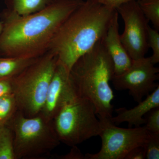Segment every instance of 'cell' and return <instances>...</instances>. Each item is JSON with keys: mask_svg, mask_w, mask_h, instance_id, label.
Masks as SVG:
<instances>
[{"mask_svg": "<svg viewBox=\"0 0 159 159\" xmlns=\"http://www.w3.org/2000/svg\"><path fill=\"white\" fill-rule=\"evenodd\" d=\"M83 2L53 0L42 10L25 16L5 9L0 57L35 58L45 54L61 24Z\"/></svg>", "mask_w": 159, "mask_h": 159, "instance_id": "cell-1", "label": "cell"}, {"mask_svg": "<svg viewBox=\"0 0 159 159\" xmlns=\"http://www.w3.org/2000/svg\"><path fill=\"white\" fill-rule=\"evenodd\" d=\"M116 11L92 0L84 1L61 24L48 51L70 71L80 57L103 38Z\"/></svg>", "mask_w": 159, "mask_h": 159, "instance_id": "cell-2", "label": "cell"}, {"mask_svg": "<svg viewBox=\"0 0 159 159\" xmlns=\"http://www.w3.org/2000/svg\"><path fill=\"white\" fill-rule=\"evenodd\" d=\"M70 74L77 97L92 102L97 116L110 119L114 96L110 82L115 73L112 61L102 39L77 60Z\"/></svg>", "mask_w": 159, "mask_h": 159, "instance_id": "cell-3", "label": "cell"}, {"mask_svg": "<svg viewBox=\"0 0 159 159\" xmlns=\"http://www.w3.org/2000/svg\"><path fill=\"white\" fill-rule=\"evenodd\" d=\"M57 62V56L48 51L11 78L18 111L25 116L31 118L40 113Z\"/></svg>", "mask_w": 159, "mask_h": 159, "instance_id": "cell-4", "label": "cell"}, {"mask_svg": "<svg viewBox=\"0 0 159 159\" xmlns=\"http://www.w3.org/2000/svg\"><path fill=\"white\" fill-rule=\"evenodd\" d=\"M7 125L14 133L16 159L40 158L60 143L52 120L41 114L29 118L17 111Z\"/></svg>", "mask_w": 159, "mask_h": 159, "instance_id": "cell-5", "label": "cell"}, {"mask_svg": "<svg viewBox=\"0 0 159 159\" xmlns=\"http://www.w3.org/2000/svg\"><path fill=\"white\" fill-rule=\"evenodd\" d=\"M88 99L77 97L61 109L52 119L60 142L73 147L99 136L101 123Z\"/></svg>", "mask_w": 159, "mask_h": 159, "instance_id": "cell-6", "label": "cell"}, {"mask_svg": "<svg viewBox=\"0 0 159 159\" xmlns=\"http://www.w3.org/2000/svg\"><path fill=\"white\" fill-rule=\"evenodd\" d=\"M98 118L102 127L101 149L96 154H86L85 159H124L133 148L145 145L149 134L145 126L120 128L110 119Z\"/></svg>", "mask_w": 159, "mask_h": 159, "instance_id": "cell-7", "label": "cell"}, {"mask_svg": "<svg viewBox=\"0 0 159 159\" xmlns=\"http://www.w3.org/2000/svg\"><path fill=\"white\" fill-rule=\"evenodd\" d=\"M159 69L150 57L132 60L129 68L122 74L114 75L111 82L117 91L128 90L135 101L141 102L159 86Z\"/></svg>", "mask_w": 159, "mask_h": 159, "instance_id": "cell-8", "label": "cell"}, {"mask_svg": "<svg viewBox=\"0 0 159 159\" xmlns=\"http://www.w3.org/2000/svg\"><path fill=\"white\" fill-rule=\"evenodd\" d=\"M124 24L120 39L132 60L145 57L148 45V21L142 13L137 1L124 3L117 8Z\"/></svg>", "mask_w": 159, "mask_h": 159, "instance_id": "cell-9", "label": "cell"}, {"mask_svg": "<svg viewBox=\"0 0 159 159\" xmlns=\"http://www.w3.org/2000/svg\"><path fill=\"white\" fill-rule=\"evenodd\" d=\"M77 97L70 71L58 60L40 114L46 119L52 120L64 106Z\"/></svg>", "mask_w": 159, "mask_h": 159, "instance_id": "cell-10", "label": "cell"}, {"mask_svg": "<svg viewBox=\"0 0 159 159\" xmlns=\"http://www.w3.org/2000/svg\"><path fill=\"white\" fill-rule=\"evenodd\" d=\"M119 28V14L116 10L102 39V43L112 61L116 75L126 70L132 62V59L121 41Z\"/></svg>", "mask_w": 159, "mask_h": 159, "instance_id": "cell-11", "label": "cell"}, {"mask_svg": "<svg viewBox=\"0 0 159 159\" xmlns=\"http://www.w3.org/2000/svg\"><path fill=\"white\" fill-rule=\"evenodd\" d=\"M133 108L127 109L121 107L115 110L117 116L111 118V122L115 125L124 122L128 123V127H139L145 124L146 119L144 116L156 107H159V86L146 98Z\"/></svg>", "mask_w": 159, "mask_h": 159, "instance_id": "cell-12", "label": "cell"}, {"mask_svg": "<svg viewBox=\"0 0 159 159\" xmlns=\"http://www.w3.org/2000/svg\"><path fill=\"white\" fill-rule=\"evenodd\" d=\"M36 58L0 57V79L13 78L34 62Z\"/></svg>", "mask_w": 159, "mask_h": 159, "instance_id": "cell-13", "label": "cell"}, {"mask_svg": "<svg viewBox=\"0 0 159 159\" xmlns=\"http://www.w3.org/2000/svg\"><path fill=\"white\" fill-rule=\"evenodd\" d=\"M53 0H4L6 9L20 15L32 14L44 9Z\"/></svg>", "mask_w": 159, "mask_h": 159, "instance_id": "cell-14", "label": "cell"}, {"mask_svg": "<svg viewBox=\"0 0 159 159\" xmlns=\"http://www.w3.org/2000/svg\"><path fill=\"white\" fill-rule=\"evenodd\" d=\"M14 133L8 125L0 126V159H16Z\"/></svg>", "mask_w": 159, "mask_h": 159, "instance_id": "cell-15", "label": "cell"}, {"mask_svg": "<svg viewBox=\"0 0 159 159\" xmlns=\"http://www.w3.org/2000/svg\"><path fill=\"white\" fill-rule=\"evenodd\" d=\"M18 111L13 94L0 98V126L7 125Z\"/></svg>", "mask_w": 159, "mask_h": 159, "instance_id": "cell-16", "label": "cell"}, {"mask_svg": "<svg viewBox=\"0 0 159 159\" xmlns=\"http://www.w3.org/2000/svg\"><path fill=\"white\" fill-rule=\"evenodd\" d=\"M139 7L148 21L154 29H159V0H139Z\"/></svg>", "mask_w": 159, "mask_h": 159, "instance_id": "cell-17", "label": "cell"}, {"mask_svg": "<svg viewBox=\"0 0 159 159\" xmlns=\"http://www.w3.org/2000/svg\"><path fill=\"white\" fill-rule=\"evenodd\" d=\"M144 147L145 159H159V134L149 132V136Z\"/></svg>", "mask_w": 159, "mask_h": 159, "instance_id": "cell-18", "label": "cell"}, {"mask_svg": "<svg viewBox=\"0 0 159 159\" xmlns=\"http://www.w3.org/2000/svg\"><path fill=\"white\" fill-rule=\"evenodd\" d=\"M148 45L152 51L151 56L152 61L155 65L159 62V33L158 30L151 28H148Z\"/></svg>", "mask_w": 159, "mask_h": 159, "instance_id": "cell-19", "label": "cell"}, {"mask_svg": "<svg viewBox=\"0 0 159 159\" xmlns=\"http://www.w3.org/2000/svg\"><path fill=\"white\" fill-rule=\"evenodd\" d=\"M147 114L144 126L149 132L159 134V107L153 109Z\"/></svg>", "mask_w": 159, "mask_h": 159, "instance_id": "cell-20", "label": "cell"}, {"mask_svg": "<svg viewBox=\"0 0 159 159\" xmlns=\"http://www.w3.org/2000/svg\"><path fill=\"white\" fill-rule=\"evenodd\" d=\"M13 94V86L11 79H0V98Z\"/></svg>", "mask_w": 159, "mask_h": 159, "instance_id": "cell-21", "label": "cell"}, {"mask_svg": "<svg viewBox=\"0 0 159 159\" xmlns=\"http://www.w3.org/2000/svg\"><path fill=\"white\" fill-rule=\"evenodd\" d=\"M145 151L144 146L135 147L130 151L124 159H145Z\"/></svg>", "mask_w": 159, "mask_h": 159, "instance_id": "cell-22", "label": "cell"}, {"mask_svg": "<svg viewBox=\"0 0 159 159\" xmlns=\"http://www.w3.org/2000/svg\"><path fill=\"white\" fill-rule=\"evenodd\" d=\"M107 6L110 8L114 9H116L117 8L124 4L133 1H139V0H92Z\"/></svg>", "mask_w": 159, "mask_h": 159, "instance_id": "cell-23", "label": "cell"}, {"mask_svg": "<svg viewBox=\"0 0 159 159\" xmlns=\"http://www.w3.org/2000/svg\"><path fill=\"white\" fill-rule=\"evenodd\" d=\"M70 152L66 155L61 156L58 158L61 159H85V155H84L77 148V146H73Z\"/></svg>", "mask_w": 159, "mask_h": 159, "instance_id": "cell-24", "label": "cell"}, {"mask_svg": "<svg viewBox=\"0 0 159 159\" xmlns=\"http://www.w3.org/2000/svg\"><path fill=\"white\" fill-rule=\"evenodd\" d=\"M3 29V24L2 21L0 20V35H1V33H2V31Z\"/></svg>", "mask_w": 159, "mask_h": 159, "instance_id": "cell-25", "label": "cell"}]
</instances>
